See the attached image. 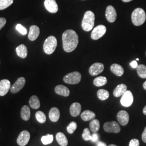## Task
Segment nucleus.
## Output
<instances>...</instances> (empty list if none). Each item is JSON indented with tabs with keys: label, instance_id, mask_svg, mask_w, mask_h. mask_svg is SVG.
Returning <instances> with one entry per match:
<instances>
[{
	"label": "nucleus",
	"instance_id": "nucleus-2",
	"mask_svg": "<svg viewBox=\"0 0 146 146\" xmlns=\"http://www.w3.org/2000/svg\"><path fill=\"white\" fill-rule=\"evenodd\" d=\"M146 19V13L143 9L137 8L133 11L131 21L134 25L136 26H141L145 23Z\"/></svg>",
	"mask_w": 146,
	"mask_h": 146
},
{
	"label": "nucleus",
	"instance_id": "nucleus-5",
	"mask_svg": "<svg viewBox=\"0 0 146 146\" xmlns=\"http://www.w3.org/2000/svg\"><path fill=\"white\" fill-rule=\"evenodd\" d=\"M81 80V75L78 72H74L69 73L63 78V81L66 84H76L80 82Z\"/></svg>",
	"mask_w": 146,
	"mask_h": 146
},
{
	"label": "nucleus",
	"instance_id": "nucleus-33",
	"mask_svg": "<svg viewBox=\"0 0 146 146\" xmlns=\"http://www.w3.org/2000/svg\"><path fill=\"white\" fill-rule=\"evenodd\" d=\"M14 0H0V10H3L11 5Z\"/></svg>",
	"mask_w": 146,
	"mask_h": 146
},
{
	"label": "nucleus",
	"instance_id": "nucleus-46",
	"mask_svg": "<svg viewBox=\"0 0 146 146\" xmlns=\"http://www.w3.org/2000/svg\"><path fill=\"white\" fill-rule=\"evenodd\" d=\"M117 146L116 145H114V144H111V145H110L109 146Z\"/></svg>",
	"mask_w": 146,
	"mask_h": 146
},
{
	"label": "nucleus",
	"instance_id": "nucleus-11",
	"mask_svg": "<svg viewBox=\"0 0 146 146\" xmlns=\"http://www.w3.org/2000/svg\"><path fill=\"white\" fill-rule=\"evenodd\" d=\"M25 84L26 79L23 77L19 78L17 80L15 83L13 84V86L11 87V92L13 94H15L19 92L21 89L23 88Z\"/></svg>",
	"mask_w": 146,
	"mask_h": 146
},
{
	"label": "nucleus",
	"instance_id": "nucleus-13",
	"mask_svg": "<svg viewBox=\"0 0 146 146\" xmlns=\"http://www.w3.org/2000/svg\"><path fill=\"white\" fill-rule=\"evenodd\" d=\"M117 119L121 125H127L129 120V114L125 110H120L117 114Z\"/></svg>",
	"mask_w": 146,
	"mask_h": 146
},
{
	"label": "nucleus",
	"instance_id": "nucleus-10",
	"mask_svg": "<svg viewBox=\"0 0 146 146\" xmlns=\"http://www.w3.org/2000/svg\"><path fill=\"white\" fill-rule=\"evenodd\" d=\"M104 65L101 63H95L92 64L89 69V73L90 75L95 76L102 73L104 70Z\"/></svg>",
	"mask_w": 146,
	"mask_h": 146
},
{
	"label": "nucleus",
	"instance_id": "nucleus-3",
	"mask_svg": "<svg viewBox=\"0 0 146 146\" xmlns=\"http://www.w3.org/2000/svg\"><path fill=\"white\" fill-rule=\"evenodd\" d=\"M95 15L92 11H87L85 13L82 21V28L84 31H90L94 26Z\"/></svg>",
	"mask_w": 146,
	"mask_h": 146
},
{
	"label": "nucleus",
	"instance_id": "nucleus-27",
	"mask_svg": "<svg viewBox=\"0 0 146 146\" xmlns=\"http://www.w3.org/2000/svg\"><path fill=\"white\" fill-rule=\"evenodd\" d=\"M29 104L33 109L37 110L40 107V102L36 95H33L29 99Z\"/></svg>",
	"mask_w": 146,
	"mask_h": 146
},
{
	"label": "nucleus",
	"instance_id": "nucleus-40",
	"mask_svg": "<svg viewBox=\"0 0 146 146\" xmlns=\"http://www.w3.org/2000/svg\"><path fill=\"white\" fill-rule=\"evenodd\" d=\"M142 139L145 143H146V127L142 134Z\"/></svg>",
	"mask_w": 146,
	"mask_h": 146
},
{
	"label": "nucleus",
	"instance_id": "nucleus-17",
	"mask_svg": "<svg viewBox=\"0 0 146 146\" xmlns=\"http://www.w3.org/2000/svg\"><path fill=\"white\" fill-rule=\"evenodd\" d=\"M70 113L73 117H76L80 114L81 106L78 102H74L70 106Z\"/></svg>",
	"mask_w": 146,
	"mask_h": 146
},
{
	"label": "nucleus",
	"instance_id": "nucleus-12",
	"mask_svg": "<svg viewBox=\"0 0 146 146\" xmlns=\"http://www.w3.org/2000/svg\"><path fill=\"white\" fill-rule=\"evenodd\" d=\"M106 17L108 21L110 23H113L115 22L117 17V13L115 8L113 6L109 5L107 7L106 11Z\"/></svg>",
	"mask_w": 146,
	"mask_h": 146
},
{
	"label": "nucleus",
	"instance_id": "nucleus-35",
	"mask_svg": "<svg viewBox=\"0 0 146 146\" xmlns=\"http://www.w3.org/2000/svg\"><path fill=\"white\" fill-rule=\"evenodd\" d=\"M82 136L83 139L85 141H89L91 140L92 135L90 134V131L87 128L84 129Z\"/></svg>",
	"mask_w": 146,
	"mask_h": 146
},
{
	"label": "nucleus",
	"instance_id": "nucleus-44",
	"mask_svg": "<svg viewBox=\"0 0 146 146\" xmlns=\"http://www.w3.org/2000/svg\"><path fill=\"white\" fill-rule=\"evenodd\" d=\"M143 88L146 90V81L143 84Z\"/></svg>",
	"mask_w": 146,
	"mask_h": 146
},
{
	"label": "nucleus",
	"instance_id": "nucleus-1",
	"mask_svg": "<svg viewBox=\"0 0 146 146\" xmlns=\"http://www.w3.org/2000/svg\"><path fill=\"white\" fill-rule=\"evenodd\" d=\"M63 48L67 52L74 51L78 44V36L76 33L72 29H68L62 34Z\"/></svg>",
	"mask_w": 146,
	"mask_h": 146
},
{
	"label": "nucleus",
	"instance_id": "nucleus-6",
	"mask_svg": "<svg viewBox=\"0 0 146 146\" xmlns=\"http://www.w3.org/2000/svg\"><path fill=\"white\" fill-rule=\"evenodd\" d=\"M106 31V27L104 25H99L93 30L91 34V38L94 40H99L104 35Z\"/></svg>",
	"mask_w": 146,
	"mask_h": 146
},
{
	"label": "nucleus",
	"instance_id": "nucleus-16",
	"mask_svg": "<svg viewBox=\"0 0 146 146\" xmlns=\"http://www.w3.org/2000/svg\"><path fill=\"white\" fill-rule=\"evenodd\" d=\"M40 28L38 27L35 25L31 26L30 27L29 33L28 34L29 39L31 41L36 40L40 35Z\"/></svg>",
	"mask_w": 146,
	"mask_h": 146
},
{
	"label": "nucleus",
	"instance_id": "nucleus-47",
	"mask_svg": "<svg viewBox=\"0 0 146 146\" xmlns=\"http://www.w3.org/2000/svg\"><path fill=\"white\" fill-rule=\"evenodd\" d=\"M139 58H136V61H139Z\"/></svg>",
	"mask_w": 146,
	"mask_h": 146
},
{
	"label": "nucleus",
	"instance_id": "nucleus-38",
	"mask_svg": "<svg viewBox=\"0 0 146 146\" xmlns=\"http://www.w3.org/2000/svg\"><path fill=\"white\" fill-rule=\"evenodd\" d=\"M99 135L97 133H94L93 135H92V138L90 141H92L93 142H98L99 140Z\"/></svg>",
	"mask_w": 146,
	"mask_h": 146
},
{
	"label": "nucleus",
	"instance_id": "nucleus-20",
	"mask_svg": "<svg viewBox=\"0 0 146 146\" xmlns=\"http://www.w3.org/2000/svg\"><path fill=\"white\" fill-rule=\"evenodd\" d=\"M60 116V113L58 108L53 107L50 110L49 113V117L50 120L52 122H55L59 120Z\"/></svg>",
	"mask_w": 146,
	"mask_h": 146
},
{
	"label": "nucleus",
	"instance_id": "nucleus-45",
	"mask_svg": "<svg viewBox=\"0 0 146 146\" xmlns=\"http://www.w3.org/2000/svg\"><path fill=\"white\" fill-rule=\"evenodd\" d=\"M123 2H131V1H133V0H122Z\"/></svg>",
	"mask_w": 146,
	"mask_h": 146
},
{
	"label": "nucleus",
	"instance_id": "nucleus-14",
	"mask_svg": "<svg viewBox=\"0 0 146 146\" xmlns=\"http://www.w3.org/2000/svg\"><path fill=\"white\" fill-rule=\"evenodd\" d=\"M46 9L51 13H56L58 10V5L55 0H45L44 2Z\"/></svg>",
	"mask_w": 146,
	"mask_h": 146
},
{
	"label": "nucleus",
	"instance_id": "nucleus-32",
	"mask_svg": "<svg viewBox=\"0 0 146 146\" xmlns=\"http://www.w3.org/2000/svg\"><path fill=\"white\" fill-rule=\"evenodd\" d=\"M54 140V136L52 135L47 134L46 135L43 136L41 137V141L42 143L44 145H47L52 143Z\"/></svg>",
	"mask_w": 146,
	"mask_h": 146
},
{
	"label": "nucleus",
	"instance_id": "nucleus-15",
	"mask_svg": "<svg viewBox=\"0 0 146 146\" xmlns=\"http://www.w3.org/2000/svg\"><path fill=\"white\" fill-rule=\"evenodd\" d=\"M11 82L8 80L4 79L0 81V96H3L11 89Z\"/></svg>",
	"mask_w": 146,
	"mask_h": 146
},
{
	"label": "nucleus",
	"instance_id": "nucleus-39",
	"mask_svg": "<svg viewBox=\"0 0 146 146\" xmlns=\"http://www.w3.org/2000/svg\"><path fill=\"white\" fill-rule=\"evenodd\" d=\"M6 19L3 17H0V30H1L6 24Z\"/></svg>",
	"mask_w": 146,
	"mask_h": 146
},
{
	"label": "nucleus",
	"instance_id": "nucleus-9",
	"mask_svg": "<svg viewBox=\"0 0 146 146\" xmlns=\"http://www.w3.org/2000/svg\"><path fill=\"white\" fill-rule=\"evenodd\" d=\"M31 138L29 131H23L21 132L17 139V143L20 146H25L28 144Z\"/></svg>",
	"mask_w": 146,
	"mask_h": 146
},
{
	"label": "nucleus",
	"instance_id": "nucleus-42",
	"mask_svg": "<svg viewBox=\"0 0 146 146\" xmlns=\"http://www.w3.org/2000/svg\"><path fill=\"white\" fill-rule=\"evenodd\" d=\"M97 146H107V145L101 141H99L97 142Z\"/></svg>",
	"mask_w": 146,
	"mask_h": 146
},
{
	"label": "nucleus",
	"instance_id": "nucleus-25",
	"mask_svg": "<svg viewBox=\"0 0 146 146\" xmlns=\"http://www.w3.org/2000/svg\"><path fill=\"white\" fill-rule=\"evenodd\" d=\"M21 116L22 119L25 121L29 120L31 117V110L28 106H23V107L21 109Z\"/></svg>",
	"mask_w": 146,
	"mask_h": 146
},
{
	"label": "nucleus",
	"instance_id": "nucleus-43",
	"mask_svg": "<svg viewBox=\"0 0 146 146\" xmlns=\"http://www.w3.org/2000/svg\"><path fill=\"white\" fill-rule=\"evenodd\" d=\"M143 114H144L145 115H146V106L144 107V108H143Z\"/></svg>",
	"mask_w": 146,
	"mask_h": 146
},
{
	"label": "nucleus",
	"instance_id": "nucleus-41",
	"mask_svg": "<svg viewBox=\"0 0 146 146\" xmlns=\"http://www.w3.org/2000/svg\"><path fill=\"white\" fill-rule=\"evenodd\" d=\"M131 66L132 67V68H136V67L138 66V64H137V63L136 61H133L131 63Z\"/></svg>",
	"mask_w": 146,
	"mask_h": 146
},
{
	"label": "nucleus",
	"instance_id": "nucleus-37",
	"mask_svg": "<svg viewBox=\"0 0 146 146\" xmlns=\"http://www.w3.org/2000/svg\"><path fill=\"white\" fill-rule=\"evenodd\" d=\"M139 145H140L139 141L136 139H133L131 140L129 144V146H139Z\"/></svg>",
	"mask_w": 146,
	"mask_h": 146
},
{
	"label": "nucleus",
	"instance_id": "nucleus-30",
	"mask_svg": "<svg viewBox=\"0 0 146 146\" xmlns=\"http://www.w3.org/2000/svg\"><path fill=\"white\" fill-rule=\"evenodd\" d=\"M98 98L101 101H104L108 99L110 97L109 92L104 89H100L97 92Z\"/></svg>",
	"mask_w": 146,
	"mask_h": 146
},
{
	"label": "nucleus",
	"instance_id": "nucleus-28",
	"mask_svg": "<svg viewBox=\"0 0 146 146\" xmlns=\"http://www.w3.org/2000/svg\"><path fill=\"white\" fill-rule=\"evenodd\" d=\"M107 83V79L104 76H99L94 79L93 84L96 87H102Z\"/></svg>",
	"mask_w": 146,
	"mask_h": 146
},
{
	"label": "nucleus",
	"instance_id": "nucleus-36",
	"mask_svg": "<svg viewBox=\"0 0 146 146\" xmlns=\"http://www.w3.org/2000/svg\"><path fill=\"white\" fill-rule=\"evenodd\" d=\"M16 29L17 31H19L20 33H21V34L23 35H26L27 33L26 29L22 25H21V24H17V26H16Z\"/></svg>",
	"mask_w": 146,
	"mask_h": 146
},
{
	"label": "nucleus",
	"instance_id": "nucleus-4",
	"mask_svg": "<svg viewBox=\"0 0 146 146\" xmlns=\"http://www.w3.org/2000/svg\"><path fill=\"white\" fill-rule=\"evenodd\" d=\"M58 44V41L56 37L54 36H50L45 40L43 44L44 52L48 55H50L54 52Z\"/></svg>",
	"mask_w": 146,
	"mask_h": 146
},
{
	"label": "nucleus",
	"instance_id": "nucleus-21",
	"mask_svg": "<svg viewBox=\"0 0 146 146\" xmlns=\"http://www.w3.org/2000/svg\"><path fill=\"white\" fill-rule=\"evenodd\" d=\"M111 72L117 76H121L124 73L123 68L118 64L114 63L110 67Z\"/></svg>",
	"mask_w": 146,
	"mask_h": 146
},
{
	"label": "nucleus",
	"instance_id": "nucleus-48",
	"mask_svg": "<svg viewBox=\"0 0 146 146\" xmlns=\"http://www.w3.org/2000/svg\"></svg>",
	"mask_w": 146,
	"mask_h": 146
},
{
	"label": "nucleus",
	"instance_id": "nucleus-29",
	"mask_svg": "<svg viewBox=\"0 0 146 146\" xmlns=\"http://www.w3.org/2000/svg\"><path fill=\"white\" fill-rule=\"evenodd\" d=\"M138 75L142 78H146V66L144 64L138 65L136 67Z\"/></svg>",
	"mask_w": 146,
	"mask_h": 146
},
{
	"label": "nucleus",
	"instance_id": "nucleus-26",
	"mask_svg": "<svg viewBox=\"0 0 146 146\" xmlns=\"http://www.w3.org/2000/svg\"><path fill=\"white\" fill-rule=\"evenodd\" d=\"M90 131H92L93 133H97V132L99 131L100 128V123L98 119H93L91 120L89 124Z\"/></svg>",
	"mask_w": 146,
	"mask_h": 146
},
{
	"label": "nucleus",
	"instance_id": "nucleus-8",
	"mask_svg": "<svg viewBox=\"0 0 146 146\" xmlns=\"http://www.w3.org/2000/svg\"><path fill=\"white\" fill-rule=\"evenodd\" d=\"M104 131L107 133H119L121 131L120 125L116 121H110L106 122L104 125Z\"/></svg>",
	"mask_w": 146,
	"mask_h": 146
},
{
	"label": "nucleus",
	"instance_id": "nucleus-23",
	"mask_svg": "<svg viewBox=\"0 0 146 146\" xmlns=\"http://www.w3.org/2000/svg\"><path fill=\"white\" fill-rule=\"evenodd\" d=\"M96 117V114L93 111L86 110L83 111V113L81 115V117L84 121H88L90 120L94 119Z\"/></svg>",
	"mask_w": 146,
	"mask_h": 146
},
{
	"label": "nucleus",
	"instance_id": "nucleus-7",
	"mask_svg": "<svg viewBox=\"0 0 146 146\" xmlns=\"http://www.w3.org/2000/svg\"><path fill=\"white\" fill-rule=\"evenodd\" d=\"M134 97L132 93L130 90H127L124 94L122 95L121 99V104L125 107L131 106L133 103Z\"/></svg>",
	"mask_w": 146,
	"mask_h": 146
},
{
	"label": "nucleus",
	"instance_id": "nucleus-19",
	"mask_svg": "<svg viewBox=\"0 0 146 146\" xmlns=\"http://www.w3.org/2000/svg\"><path fill=\"white\" fill-rule=\"evenodd\" d=\"M127 87L125 84H119L113 91V95L115 97L118 98L122 96L127 91Z\"/></svg>",
	"mask_w": 146,
	"mask_h": 146
},
{
	"label": "nucleus",
	"instance_id": "nucleus-34",
	"mask_svg": "<svg viewBox=\"0 0 146 146\" xmlns=\"http://www.w3.org/2000/svg\"><path fill=\"white\" fill-rule=\"evenodd\" d=\"M76 128H77V123L74 121H72L67 126V131H68V133L73 134L76 129Z\"/></svg>",
	"mask_w": 146,
	"mask_h": 146
},
{
	"label": "nucleus",
	"instance_id": "nucleus-24",
	"mask_svg": "<svg viewBox=\"0 0 146 146\" xmlns=\"http://www.w3.org/2000/svg\"><path fill=\"white\" fill-rule=\"evenodd\" d=\"M56 139L58 143L61 146H67L68 145V141L66 135L62 133L58 132L56 135Z\"/></svg>",
	"mask_w": 146,
	"mask_h": 146
},
{
	"label": "nucleus",
	"instance_id": "nucleus-18",
	"mask_svg": "<svg viewBox=\"0 0 146 146\" xmlns=\"http://www.w3.org/2000/svg\"><path fill=\"white\" fill-rule=\"evenodd\" d=\"M55 92L56 94L64 97H67L70 94L69 89L63 85H58L55 88Z\"/></svg>",
	"mask_w": 146,
	"mask_h": 146
},
{
	"label": "nucleus",
	"instance_id": "nucleus-22",
	"mask_svg": "<svg viewBox=\"0 0 146 146\" xmlns=\"http://www.w3.org/2000/svg\"><path fill=\"white\" fill-rule=\"evenodd\" d=\"M16 52L17 55L22 58H25L27 56L28 50L25 44H22L19 46L16 49Z\"/></svg>",
	"mask_w": 146,
	"mask_h": 146
},
{
	"label": "nucleus",
	"instance_id": "nucleus-31",
	"mask_svg": "<svg viewBox=\"0 0 146 146\" xmlns=\"http://www.w3.org/2000/svg\"><path fill=\"white\" fill-rule=\"evenodd\" d=\"M35 117L37 121L41 123H43L46 121V116L44 113H43L41 111H38L35 114Z\"/></svg>",
	"mask_w": 146,
	"mask_h": 146
}]
</instances>
